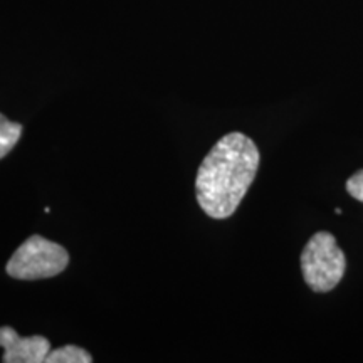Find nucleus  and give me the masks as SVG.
Instances as JSON below:
<instances>
[{"instance_id": "7", "label": "nucleus", "mask_w": 363, "mask_h": 363, "mask_svg": "<svg viewBox=\"0 0 363 363\" xmlns=\"http://www.w3.org/2000/svg\"><path fill=\"white\" fill-rule=\"evenodd\" d=\"M347 192L352 195L353 199L363 203V169L353 174L350 179L347 180Z\"/></svg>"}, {"instance_id": "4", "label": "nucleus", "mask_w": 363, "mask_h": 363, "mask_svg": "<svg viewBox=\"0 0 363 363\" xmlns=\"http://www.w3.org/2000/svg\"><path fill=\"white\" fill-rule=\"evenodd\" d=\"M0 347L4 348V363H43L51 352L48 338L21 337L11 326L0 328Z\"/></svg>"}, {"instance_id": "5", "label": "nucleus", "mask_w": 363, "mask_h": 363, "mask_svg": "<svg viewBox=\"0 0 363 363\" xmlns=\"http://www.w3.org/2000/svg\"><path fill=\"white\" fill-rule=\"evenodd\" d=\"M48 363H91L93 357L84 348L76 347V345H66V347L56 348V350L49 352Z\"/></svg>"}, {"instance_id": "2", "label": "nucleus", "mask_w": 363, "mask_h": 363, "mask_svg": "<svg viewBox=\"0 0 363 363\" xmlns=\"http://www.w3.org/2000/svg\"><path fill=\"white\" fill-rule=\"evenodd\" d=\"M301 271L305 283L315 293L335 289L347 271V256L333 234L321 230L308 240L301 252Z\"/></svg>"}, {"instance_id": "1", "label": "nucleus", "mask_w": 363, "mask_h": 363, "mask_svg": "<svg viewBox=\"0 0 363 363\" xmlns=\"http://www.w3.org/2000/svg\"><path fill=\"white\" fill-rule=\"evenodd\" d=\"M259 158L256 143L239 131L214 145L195 177L197 202L208 217L222 220L234 214L252 185Z\"/></svg>"}, {"instance_id": "6", "label": "nucleus", "mask_w": 363, "mask_h": 363, "mask_svg": "<svg viewBox=\"0 0 363 363\" xmlns=\"http://www.w3.org/2000/svg\"><path fill=\"white\" fill-rule=\"evenodd\" d=\"M22 136V125L13 123L0 113V158L9 155Z\"/></svg>"}, {"instance_id": "3", "label": "nucleus", "mask_w": 363, "mask_h": 363, "mask_svg": "<svg viewBox=\"0 0 363 363\" xmlns=\"http://www.w3.org/2000/svg\"><path fill=\"white\" fill-rule=\"evenodd\" d=\"M67 262L69 254L61 244L34 234L17 247L6 269L12 278L34 281L61 274L67 267Z\"/></svg>"}]
</instances>
